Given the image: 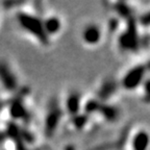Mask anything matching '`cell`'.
<instances>
[{
    "instance_id": "cell-7",
    "label": "cell",
    "mask_w": 150,
    "mask_h": 150,
    "mask_svg": "<svg viewBox=\"0 0 150 150\" xmlns=\"http://www.w3.org/2000/svg\"><path fill=\"white\" fill-rule=\"evenodd\" d=\"M83 37H84V40L87 41L88 43H95L99 38V33L98 30H97V28L94 27V26L88 27L84 30Z\"/></svg>"
},
{
    "instance_id": "cell-5",
    "label": "cell",
    "mask_w": 150,
    "mask_h": 150,
    "mask_svg": "<svg viewBox=\"0 0 150 150\" xmlns=\"http://www.w3.org/2000/svg\"><path fill=\"white\" fill-rule=\"evenodd\" d=\"M11 114L14 118L17 119H23L27 116L26 114V110L24 108V106L22 105L21 101L16 100L13 102L12 106H11Z\"/></svg>"
},
{
    "instance_id": "cell-2",
    "label": "cell",
    "mask_w": 150,
    "mask_h": 150,
    "mask_svg": "<svg viewBox=\"0 0 150 150\" xmlns=\"http://www.w3.org/2000/svg\"><path fill=\"white\" fill-rule=\"evenodd\" d=\"M0 80L5 89L14 91L17 88V80L6 64L0 62Z\"/></svg>"
},
{
    "instance_id": "cell-3",
    "label": "cell",
    "mask_w": 150,
    "mask_h": 150,
    "mask_svg": "<svg viewBox=\"0 0 150 150\" xmlns=\"http://www.w3.org/2000/svg\"><path fill=\"white\" fill-rule=\"evenodd\" d=\"M59 117H61V110H59V106H51L48 115H47L46 126H45V131H46V134L48 137L51 136L53 134V131L55 130L56 125L59 121Z\"/></svg>"
},
{
    "instance_id": "cell-6",
    "label": "cell",
    "mask_w": 150,
    "mask_h": 150,
    "mask_svg": "<svg viewBox=\"0 0 150 150\" xmlns=\"http://www.w3.org/2000/svg\"><path fill=\"white\" fill-rule=\"evenodd\" d=\"M44 28L46 33H54L59 30V27H61V23H59V20H57L56 18H49L48 20H46L44 24Z\"/></svg>"
},
{
    "instance_id": "cell-4",
    "label": "cell",
    "mask_w": 150,
    "mask_h": 150,
    "mask_svg": "<svg viewBox=\"0 0 150 150\" xmlns=\"http://www.w3.org/2000/svg\"><path fill=\"white\" fill-rule=\"evenodd\" d=\"M7 134H8V136L11 137V139L15 142V145H16L17 150H28L27 148H26V146L24 145L23 139H22L20 131H19V129L17 128L14 124H11L8 126Z\"/></svg>"
},
{
    "instance_id": "cell-8",
    "label": "cell",
    "mask_w": 150,
    "mask_h": 150,
    "mask_svg": "<svg viewBox=\"0 0 150 150\" xmlns=\"http://www.w3.org/2000/svg\"><path fill=\"white\" fill-rule=\"evenodd\" d=\"M79 99H78L77 95H72V96L69 97L68 99V108H69V112L74 114V112H77L78 110V102H79Z\"/></svg>"
},
{
    "instance_id": "cell-1",
    "label": "cell",
    "mask_w": 150,
    "mask_h": 150,
    "mask_svg": "<svg viewBox=\"0 0 150 150\" xmlns=\"http://www.w3.org/2000/svg\"><path fill=\"white\" fill-rule=\"evenodd\" d=\"M18 20L22 27L25 28L26 30H28L30 33H33L35 37H37L41 41V43L48 44V35L45 31L44 25L39 19L28 14L20 13L18 15Z\"/></svg>"
},
{
    "instance_id": "cell-9",
    "label": "cell",
    "mask_w": 150,
    "mask_h": 150,
    "mask_svg": "<svg viewBox=\"0 0 150 150\" xmlns=\"http://www.w3.org/2000/svg\"><path fill=\"white\" fill-rule=\"evenodd\" d=\"M1 108H2V104H1V103H0V110H1Z\"/></svg>"
}]
</instances>
